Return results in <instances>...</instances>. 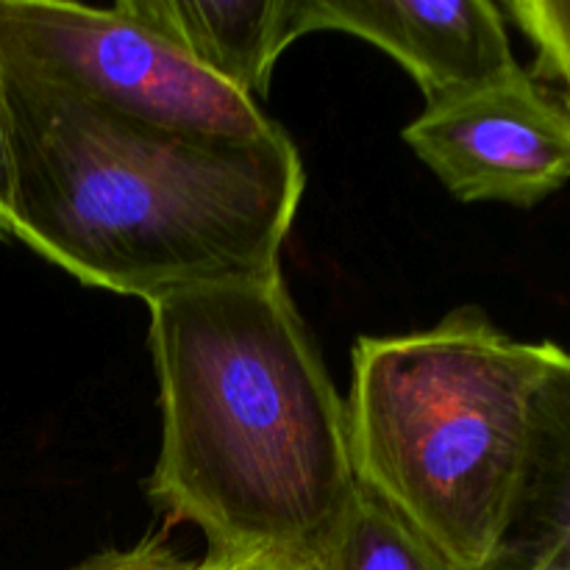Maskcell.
Returning <instances> with one entry per match:
<instances>
[{"instance_id":"1","label":"cell","mask_w":570,"mask_h":570,"mask_svg":"<svg viewBox=\"0 0 570 570\" xmlns=\"http://www.w3.org/2000/svg\"><path fill=\"white\" fill-rule=\"evenodd\" d=\"M161 445L148 499L193 523L206 560L309 566L356 493L345 399L284 273L148 304Z\"/></svg>"},{"instance_id":"2","label":"cell","mask_w":570,"mask_h":570,"mask_svg":"<svg viewBox=\"0 0 570 570\" xmlns=\"http://www.w3.org/2000/svg\"><path fill=\"white\" fill-rule=\"evenodd\" d=\"M11 239L95 289L145 304L282 271L306 170L287 131L223 139L145 126L6 76Z\"/></svg>"},{"instance_id":"3","label":"cell","mask_w":570,"mask_h":570,"mask_svg":"<svg viewBox=\"0 0 570 570\" xmlns=\"http://www.w3.org/2000/svg\"><path fill=\"white\" fill-rule=\"evenodd\" d=\"M549 340L521 343L479 306L360 337L345 399L354 479L454 570H493L515 504Z\"/></svg>"},{"instance_id":"4","label":"cell","mask_w":570,"mask_h":570,"mask_svg":"<svg viewBox=\"0 0 570 570\" xmlns=\"http://www.w3.org/2000/svg\"><path fill=\"white\" fill-rule=\"evenodd\" d=\"M0 70L145 126L245 142L284 134L120 3L0 0Z\"/></svg>"},{"instance_id":"5","label":"cell","mask_w":570,"mask_h":570,"mask_svg":"<svg viewBox=\"0 0 570 570\" xmlns=\"http://www.w3.org/2000/svg\"><path fill=\"white\" fill-rule=\"evenodd\" d=\"M401 137L462 204L529 209L570 184V106L523 67L429 104Z\"/></svg>"},{"instance_id":"6","label":"cell","mask_w":570,"mask_h":570,"mask_svg":"<svg viewBox=\"0 0 570 570\" xmlns=\"http://www.w3.org/2000/svg\"><path fill=\"white\" fill-rule=\"evenodd\" d=\"M312 31H343L393 56L429 104L476 89L518 65L504 9L490 0H309Z\"/></svg>"},{"instance_id":"7","label":"cell","mask_w":570,"mask_h":570,"mask_svg":"<svg viewBox=\"0 0 570 570\" xmlns=\"http://www.w3.org/2000/svg\"><path fill=\"white\" fill-rule=\"evenodd\" d=\"M217 81L256 100L284 50L312 33L309 0H120Z\"/></svg>"},{"instance_id":"8","label":"cell","mask_w":570,"mask_h":570,"mask_svg":"<svg viewBox=\"0 0 570 570\" xmlns=\"http://www.w3.org/2000/svg\"><path fill=\"white\" fill-rule=\"evenodd\" d=\"M495 566L570 570V351L557 343H549L534 390L521 482Z\"/></svg>"},{"instance_id":"9","label":"cell","mask_w":570,"mask_h":570,"mask_svg":"<svg viewBox=\"0 0 570 570\" xmlns=\"http://www.w3.org/2000/svg\"><path fill=\"white\" fill-rule=\"evenodd\" d=\"M312 570H454L404 518L356 484Z\"/></svg>"},{"instance_id":"10","label":"cell","mask_w":570,"mask_h":570,"mask_svg":"<svg viewBox=\"0 0 570 570\" xmlns=\"http://www.w3.org/2000/svg\"><path fill=\"white\" fill-rule=\"evenodd\" d=\"M534 48L538 81L562 87V100L570 106V0H510L501 6Z\"/></svg>"},{"instance_id":"11","label":"cell","mask_w":570,"mask_h":570,"mask_svg":"<svg viewBox=\"0 0 570 570\" xmlns=\"http://www.w3.org/2000/svg\"><path fill=\"white\" fill-rule=\"evenodd\" d=\"M70 570H204V562L181 557L170 546L167 532H156L131 549L100 551Z\"/></svg>"},{"instance_id":"12","label":"cell","mask_w":570,"mask_h":570,"mask_svg":"<svg viewBox=\"0 0 570 570\" xmlns=\"http://www.w3.org/2000/svg\"><path fill=\"white\" fill-rule=\"evenodd\" d=\"M11 212H14V145H11L9 98L0 70V239H11Z\"/></svg>"},{"instance_id":"13","label":"cell","mask_w":570,"mask_h":570,"mask_svg":"<svg viewBox=\"0 0 570 570\" xmlns=\"http://www.w3.org/2000/svg\"><path fill=\"white\" fill-rule=\"evenodd\" d=\"M204 570H312L306 562L282 557H245V560H204Z\"/></svg>"},{"instance_id":"14","label":"cell","mask_w":570,"mask_h":570,"mask_svg":"<svg viewBox=\"0 0 570 570\" xmlns=\"http://www.w3.org/2000/svg\"><path fill=\"white\" fill-rule=\"evenodd\" d=\"M493 570H568L560 566H495Z\"/></svg>"}]
</instances>
